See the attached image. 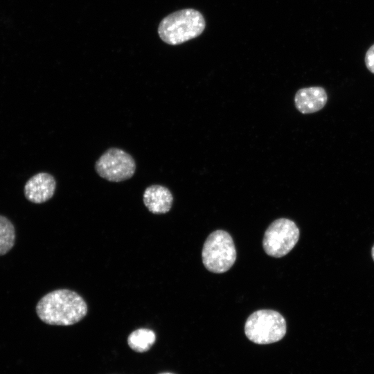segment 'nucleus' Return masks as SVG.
<instances>
[{
	"label": "nucleus",
	"instance_id": "1",
	"mask_svg": "<svg viewBox=\"0 0 374 374\" xmlns=\"http://www.w3.org/2000/svg\"><path fill=\"white\" fill-rule=\"evenodd\" d=\"M36 312L48 325L71 326L86 316L87 305L75 292L60 289L44 295L36 305Z\"/></svg>",
	"mask_w": 374,
	"mask_h": 374
},
{
	"label": "nucleus",
	"instance_id": "10",
	"mask_svg": "<svg viewBox=\"0 0 374 374\" xmlns=\"http://www.w3.org/2000/svg\"><path fill=\"white\" fill-rule=\"evenodd\" d=\"M156 341V335L150 329L139 328L132 332L127 338L131 349L137 353H144L150 349Z\"/></svg>",
	"mask_w": 374,
	"mask_h": 374
},
{
	"label": "nucleus",
	"instance_id": "11",
	"mask_svg": "<svg viewBox=\"0 0 374 374\" xmlns=\"http://www.w3.org/2000/svg\"><path fill=\"white\" fill-rule=\"evenodd\" d=\"M15 230L12 222L0 215V256L7 253L14 246Z\"/></svg>",
	"mask_w": 374,
	"mask_h": 374
},
{
	"label": "nucleus",
	"instance_id": "9",
	"mask_svg": "<svg viewBox=\"0 0 374 374\" xmlns=\"http://www.w3.org/2000/svg\"><path fill=\"white\" fill-rule=\"evenodd\" d=\"M143 199L149 211L154 214H163L170 210L173 197L168 188L154 184L145 188Z\"/></svg>",
	"mask_w": 374,
	"mask_h": 374
},
{
	"label": "nucleus",
	"instance_id": "14",
	"mask_svg": "<svg viewBox=\"0 0 374 374\" xmlns=\"http://www.w3.org/2000/svg\"><path fill=\"white\" fill-rule=\"evenodd\" d=\"M159 374H173V373H159Z\"/></svg>",
	"mask_w": 374,
	"mask_h": 374
},
{
	"label": "nucleus",
	"instance_id": "2",
	"mask_svg": "<svg viewBox=\"0 0 374 374\" xmlns=\"http://www.w3.org/2000/svg\"><path fill=\"white\" fill-rule=\"evenodd\" d=\"M206 21L202 14L193 8H185L165 17L158 26L161 39L170 45H178L199 36Z\"/></svg>",
	"mask_w": 374,
	"mask_h": 374
},
{
	"label": "nucleus",
	"instance_id": "3",
	"mask_svg": "<svg viewBox=\"0 0 374 374\" xmlns=\"http://www.w3.org/2000/svg\"><path fill=\"white\" fill-rule=\"evenodd\" d=\"M244 332L247 337L255 344L277 342L285 335V319L275 310H259L247 319Z\"/></svg>",
	"mask_w": 374,
	"mask_h": 374
},
{
	"label": "nucleus",
	"instance_id": "4",
	"mask_svg": "<svg viewBox=\"0 0 374 374\" xmlns=\"http://www.w3.org/2000/svg\"><path fill=\"white\" fill-rule=\"evenodd\" d=\"M202 258L208 271L217 274L228 271L236 259V250L231 236L223 230L212 232L204 242Z\"/></svg>",
	"mask_w": 374,
	"mask_h": 374
},
{
	"label": "nucleus",
	"instance_id": "6",
	"mask_svg": "<svg viewBox=\"0 0 374 374\" xmlns=\"http://www.w3.org/2000/svg\"><path fill=\"white\" fill-rule=\"evenodd\" d=\"M95 169L102 178L112 182H120L134 175L136 163L134 158L125 151L112 148L98 158Z\"/></svg>",
	"mask_w": 374,
	"mask_h": 374
},
{
	"label": "nucleus",
	"instance_id": "12",
	"mask_svg": "<svg viewBox=\"0 0 374 374\" xmlns=\"http://www.w3.org/2000/svg\"><path fill=\"white\" fill-rule=\"evenodd\" d=\"M365 64L367 69L374 73V44L370 47L366 53Z\"/></svg>",
	"mask_w": 374,
	"mask_h": 374
},
{
	"label": "nucleus",
	"instance_id": "7",
	"mask_svg": "<svg viewBox=\"0 0 374 374\" xmlns=\"http://www.w3.org/2000/svg\"><path fill=\"white\" fill-rule=\"evenodd\" d=\"M56 188L55 178L49 173L39 172L30 177L24 186L26 198L35 204H42L50 199Z\"/></svg>",
	"mask_w": 374,
	"mask_h": 374
},
{
	"label": "nucleus",
	"instance_id": "13",
	"mask_svg": "<svg viewBox=\"0 0 374 374\" xmlns=\"http://www.w3.org/2000/svg\"><path fill=\"white\" fill-rule=\"evenodd\" d=\"M372 256L374 260V246L373 247V249H372Z\"/></svg>",
	"mask_w": 374,
	"mask_h": 374
},
{
	"label": "nucleus",
	"instance_id": "8",
	"mask_svg": "<svg viewBox=\"0 0 374 374\" xmlns=\"http://www.w3.org/2000/svg\"><path fill=\"white\" fill-rule=\"evenodd\" d=\"M328 100L326 90L321 87L299 89L295 95L296 108L302 114H312L324 107Z\"/></svg>",
	"mask_w": 374,
	"mask_h": 374
},
{
	"label": "nucleus",
	"instance_id": "5",
	"mask_svg": "<svg viewBox=\"0 0 374 374\" xmlns=\"http://www.w3.org/2000/svg\"><path fill=\"white\" fill-rule=\"evenodd\" d=\"M299 238V229L296 224L287 218L274 221L265 232L262 247L265 253L280 258L287 254Z\"/></svg>",
	"mask_w": 374,
	"mask_h": 374
}]
</instances>
